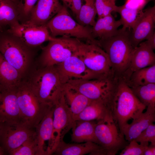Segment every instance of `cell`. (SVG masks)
I'll use <instances>...</instances> for the list:
<instances>
[{"instance_id": "obj_1", "label": "cell", "mask_w": 155, "mask_h": 155, "mask_svg": "<svg viewBox=\"0 0 155 155\" xmlns=\"http://www.w3.org/2000/svg\"><path fill=\"white\" fill-rule=\"evenodd\" d=\"M25 80L41 103L54 106L63 94L61 83L55 66L37 68L35 66Z\"/></svg>"}, {"instance_id": "obj_2", "label": "cell", "mask_w": 155, "mask_h": 155, "mask_svg": "<svg viewBox=\"0 0 155 155\" xmlns=\"http://www.w3.org/2000/svg\"><path fill=\"white\" fill-rule=\"evenodd\" d=\"M35 49L7 30L0 33V52L19 72L23 80L34 66Z\"/></svg>"}, {"instance_id": "obj_3", "label": "cell", "mask_w": 155, "mask_h": 155, "mask_svg": "<svg viewBox=\"0 0 155 155\" xmlns=\"http://www.w3.org/2000/svg\"><path fill=\"white\" fill-rule=\"evenodd\" d=\"M110 107L112 115L121 133L123 128L128 123V121L138 117L146 107L121 78H119Z\"/></svg>"}, {"instance_id": "obj_4", "label": "cell", "mask_w": 155, "mask_h": 155, "mask_svg": "<svg viewBox=\"0 0 155 155\" xmlns=\"http://www.w3.org/2000/svg\"><path fill=\"white\" fill-rule=\"evenodd\" d=\"M129 30L119 29L111 37L97 40L98 45L107 54L115 75L121 78L128 69L134 48L129 38Z\"/></svg>"}, {"instance_id": "obj_5", "label": "cell", "mask_w": 155, "mask_h": 155, "mask_svg": "<svg viewBox=\"0 0 155 155\" xmlns=\"http://www.w3.org/2000/svg\"><path fill=\"white\" fill-rule=\"evenodd\" d=\"M16 94L22 123L36 129L53 106L41 102L25 80L17 89Z\"/></svg>"}, {"instance_id": "obj_6", "label": "cell", "mask_w": 155, "mask_h": 155, "mask_svg": "<svg viewBox=\"0 0 155 155\" xmlns=\"http://www.w3.org/2000/svg\"><path fill=\"white\" fill-rule=\"evenodd\" d=\"M51 35L75 38L97 44L92 35L91 26H85L76 22L67 9L63 5L60 11L46 24Z\"/></svg>"}, {"instance_id": "obj_7", "label": "cell", "mask_w": 155, "mask_h": 155, "mask_svg": "<svg viewBox=\"0 0 155 155\" xmlns=\"http://www.w3.org/2000/svg\"><path fill=\"white\" fill-rule=\"evenodd\" d=\"M118 79L112 75L92 79L72 80L63 85L76 90L91 100H101L110 105Z\"/></svg>"}, {"instance_id": "obj_8", "label": "cell", "mask_w": 155, "mask_h": 155, "mask_svg": "<svg viewBox=\"0 0 155 155\" xmlns=\"http://www.w3.org/2000/svg\"><path fill=\"white\" fill-rule=\"evenodd\" d=\"M81 41L75 38L61 36L49 41L46 46L42 48L41 53L35 61V67L55 66L62 63L76 53Z\"/></svg>"}, {"instance_id": "obj_9", "label": "cell", "mask_w": 155, "mask_h": 155, "mask_svg": "<svg viewBox=\"0 0 155 155\" xmlns=\"http://www.w3.org/2000/svg\"><path fill=\"white\" fill-rule=\"evenodd\" d=\"M95 133L103 155H115L127 145L111 111L104 119L96 123Z\"/></svg>"}, {"instance_id": "obj_10", "label": "cell", "mask_w": 155, "mask_h": 155, "mask_svg": "<svg viewBox=\"0 0 155 155\" xmlns=\"http://www.w3.org/2000/svg\"><path fill=\"white\" fill-rule=\"evenodd\" d=\"M77 53L87 68L100 77L115 75L107 54L98 45L81 41Z\"/></svg>"}, {"instance_id": "obj_11", "label": "cell", "mask_w": 155, "mask_h": 155, "mask_svg": "<svg viewBox=\"0 0 155 155\" xmlns=\"http://www.w3.org/2000/svg\"><path fill=\"white\" fill-rule=\"evenodd\" d=\"M75 121L66 102L64 94L54 106L53 129L49 155L53 153L65 134L74 126Z\"/></svg>"}, {"instance_id": "obj_12", "label": "cell", "mask_w": 155, "mask_h": 155, "mask_svg": "<svg viewBox=\"0 0 155 155\" xmlns=\"http://www.w3.org/2000/svg\"><path fill=\"white\" fill-rule=\"evenodd\" d=\"M7 31L20 39L28 46L36 48L43 42L55 40L45 25L36 26L27 22H18Z\"/></svg>"}, {"instance_id": "obj_13", "label": "cell", "mask_w": 155, "mask_h": 155, "mask_svg": "<svg viewBox=\"0 0 155 155\" xmlns=\"http://www.w3.org/2000/svg\"><path fill=\"white\" fill-rule=\"evenodd\" d=\"M55 66L63 85L72 80L101 78L87 68L77 52L62 63Z\"/></svg>"}, {"instance_id": "obj_14", "label": "cell", "mask_w": 155, "mask_h": 155, "mask_svg": "<svg viewBox=\"0 0 155 155\" xmlns=\"http://www.w3.org/2000/svg\"><path fill=\"white\" fill-rule=\"evenodd\" d=\"M36 129L23 124H5L3 129L0 146L8 154L20 146L35 133Z\"/></svg>"}, {"instance_id": "obj_15", "label": "cell", "mask_w": 155, "mask_h": 155, "mask_svg": "<svg viewBox=\"0 0 155 155\" xmlns=\"http://www.w3.org/2000/svg\"><path fill=\"white\" fill-rule=\"evenodd\" d=\"M155 6L142 11L131 30H129L130 41L134 48L142 41L147 40L155 32Z\"/></svg>"}, {"instance_id": "obj_16", "label": "cell", "mask_w": 155, "mask_h": 155, "mask_svg": "<svg viewBox=\"0 0 155 155\" xmlns=\"http://www.w3.org/2000/svg\"><path fill=\"white\" fill-rule=\"evenodd\" d=\"M146 41L141 42L133 51L129 66L121 78L126 82L137 70L155 65V54Z\"/></svg>"}, {"instance_id": "obj_17", "label": "cell", "mask_w": 155, "mask_h": 155, "mask_svg": "<svg viewBox=\"0 0 155 155\" xmlns=\"http://www.w3.org/2000/svg\"><path fill=\"white\" fill-rule=\"evenodd\" d=\"M16 90L1 92L0 122L5 124H23L17 100Z\"/></svg>"}, {"instance_id": "obj_18", "label": "cell", "mask_w": 155, "mask_h": 155, "mask_svg": "<svg viewBox=\"0 0 155 155\" xmlns=\"http://www.w3.org/2000/svg\"><path fill=\"white\" fill-rule=\"evenodd\" d=\"M63 6L59 0H38L26 22L36 26L45 25L60 11Z\"/></svg>"}, {"instance_id": "obj_19", "label": "cell", "mask_w": 155, "mask_h": 155, "mask_svg": "<svg viewBox=\"0 0 155 155\" xmlns=\"http://www.w3.org/2000/svg\"><path fill=\"white\" fill-rule=\"evenodd\" d=\"M54 106L50 108L36 128V155H49L53 129Z\"/></svg>"}, {"instance_id": "obj_20", "label": "cell", "mask_w": 155, "mask_h": 155, "mask_svg": "<svg viewBox=\"0 0 155 155\" xmlns=\"http://www.w3.org/2000/svg\"><path fill=\"white\" fill-rule=\"evenodd\" d=\"M155 121V107L148 106L146 111L123 127L122 133L126 141L135 139L150 125Z\"/></svg>"}, {"instance_id": "obj_21", "label": "cell", "mask_w": 155, "mask_h": 155, "mask_svg": "<svg viewBox=\"0 0 155 155\" xmlns=\"http://www.w3.org/2000/svg\"><path fill=\"white\" fill-rule=\"evenodd\" d=\"M23 79L19 72L8 63L0 52V91L16 90Z\"/></svg>"}, {"instance_id": "obj_22", "label": "cell", "mask_w": 155, "mask_h": 155, "mask_svg": "<svg viewBox=\"0 0 155 155\" xmlns=\"http://www.w3.org/2000/svg\"><path fill=\"white\" fill-rule=\"evenodd\" d=\"M101 148L98 144L88 142L83 143H66L63 140L59 143L53 154L57 155H99Z\"/></svg>"}, {"instance_id": "obj_23", "label": "cell", "mask_w": 155, "mask_h": 155, "mask_svg": "<svg viewBox=\"0 0 155 155\" xmlns=\"http://www.w3.org/2000/svg\"><path fill=\"white\" fill-rule=\"evenodd\" d=\"M121 25L119 20H116L110 14L98 19L91 27L92 34L96 40H102L113 36L118 32Z\"/></svg>"}, {"instance_id": "obj_24", "label": "cell", "mask_w": 155, "mask_h": 155, "mask_svg": "<svg viewBox=\"0 0 155 155\" xmlns=\"http://www.w3.org/2000/svg\"><path fill=\"white\" fill-rule=\"evenodd\" d=\"M111 111L109 104L101 100H92L75 118V121H98L104 119Z\"/></svg>"}, {"instance_id": "obj_25", "label": "cell", "mask_w": 155, "mask_h": 155, "mask_svg": "<svg viewBox=\"0 0 155 155\" xmlns=\"http://www.w3.org/2000/svg\"><path fill=\"white\" fill-rule=\"evenodd\" d=\"M96 123L92 121H76L72 129L71 141L75 143L91 142L97 144L95 133Z\"/></svg>"}, {"instance_id": "obj_26", "label": "cell", "mask_w": 155, "mask_h": 155, "mask_svg": "<svg viewBox=\"0 0 155 155\" xmlns=\"http://www.w3.org/2000/svg\"><path fill=\"white\" fill-rule=\"evenodd\" d=\"M63 92L71 113L75 121V118L92 100L76 90L64 85Z\"/></svg>"}, {"instance_id": "obj_27", "label": "cell", "mask_w": 155, "mask_h": 155, "mask_svg": "<svg viewBox=\"0 0 155 155\" xmlns=\"http://www.w3.org/2000/svg\"><path fill=\"white\" fill-rule=\"evenodd\" d=\"M19 21L17 4L10 0H0V27H9Z\"/></svg>"}, {"instance_id": "obj_28", "label": "cell", "mask_w": 155, "mask_h": 155, "mask_svg": "<svg viewBox=\"0 0 155 155\" xmlns=\"http://www.w3.org/2000/svg\"><path fill=\"white\" fill-rule=\"evenodd\" d=\"M126 82L131 88L155 84V65L134 71Z\"/></svg>"}, {"instance_id": "obj_29", "label": "cell", "mask_w": 155, "mask_h": 155, "mask_svg": "<svg viewBox=\"0 0 155 155\" xmlns=\"http://www.w3.org/2000/svg\"><path fill=\"white\" fill-rule=\"evenodd\" d=\"M82 3L79 14L76 18L77 22L85 26L92 27L96 21L97 12L95 0H82Z\"/></svg>"}, {"instance_id": "obj_30", "label": "cell", "mask_w": 155, "mask_h": 155, "mask_svg": "<svg viewBox=\"0 0 155 155\" xmlns=\"http://www.w3.org/2000/svg\"><path fill=\"white\" fill-rule=\"evenodd\" d=\"M131 88L140 101L146 107H155V84L140 86Z\"/></svg>"}, {"instance_id": "obj_31", "label": "cell", "mask_w": 155, "mask_h": 155, "mask_svg": "<svg viewBox=\"0 0 155 155\" xmlns=\"http://www.w3.org/2000/svg\"><path fill=\"white\" fill-rule=\"evenodd\" d=\"M115 11L120 15L121 19L119 20L123 25L122 28L130 29L142 11L127 7L123 5L121 6H117Z\"/></svg>"}, {"instance_id": "obj_32", "label": "cell", "mask_w": 155, "mask_h": 155, "mask_svg": "<svg viewBox=\"0 0 155 155\" xmlns=\"http://www.w3.org/2000/svg\"><path fill=\"white\" fill-rule=\"evenodd\" d=\"M37 142L34 135L18 148L12 151L10 155H36Z\"/></svg>"}, {"instance_id": "obj_33", "label": "cell", "mask_w": 155, "mask_h": 155, "mask_svg": "<svg viewBox=\"0 0 155 155\" xmlns=\"http://www.w3.org/2000/svg\"><path fill=\"white\" fill-rule=\"evenodd\" d=\"M38 0H19L17 4L21 23L28 20L31 12Z\"/></svg>"}, {"instance_id": "obj_34", "label": "cell", "mask_w": 155, "mask_h": 155, "mask_svg": "<svg viewBox=\"0 0 155 155\" xmlns=\"http://www.w3.org/2000/svg\"><path fill=\"white\" fill-rule=\"evenodd\" d=\"M138 142L144 145H149V142L155 145V125H150L135 139Z\"/></svg>"}, {"instance_id": "obj_35", "label": "cell", "mask_w": 155, "mask_h": 155, "mask_svg": "<svg viewBox=\"0 0 155 155\" xmlns=\"http://www.w3.org/2000/svg\"><path fill=\"white\" fill-rule=\"evenodd\" d=\"M129 143L122 149L120 155H143L144 150L148 146L139 144L135 140Z\"/></svg>"}, {"instance_id": "obj_36", "label": "cell", "mask_w": 155, "mask_h": 155, "mask_svg": "<svg viewBox=\"0 0 155 155\" xmlns=\"http://www.w3.org/2000/svg\"><path fill=\"white\" fill-rule=\"evenodd\" d=\"M63 5L69 9L76 18L78 16L82 3V0H61Z\"/></svg>"}, {"instance_id": "obj_37", "label": "cell", "mask_w": 155, "mask_h": 155, "mask_svg": "<svg viewBox=\"0 0 155 155\" xmlns=\"http://www.w3.org/2000/svg\"><path fill=\"white\" fill-rule=\"evenodd\" d=\"M150 0H127L124 4L127 7L142 10Z\"/></svg>"}, {"instance_id": "obj_38", "label": "cell", "mask_w": 155, "mask_h": 155, "mask_svg": "<svg viewBox=\"0 0 155 155\" xmlns=\"http://www.w3.org/2000/svg\"><path fill=\"white\" fill-rule=\"evenodd\" d=\"M107 0H95V6L98 18L103 17L104 8Z\"/></svg>"}, {"instance_id": "obj_39", "label": "cell", "mask_w": 155, "mask_h": 155, "mask_svg": "<svg viewBox=\"0 0 155 155\" xmlns=\"http://www.w3.org/2000/svg\"><path fill=\"white\" fill-rule=\"evenodd\" d=\"M155 145L151 144L148 145L144 150L143 155H155Z\"/></svg>"}, {"instance_id": "obj_40", "label": "cell", "mask_w": 155, "mask_h": 155, "mask_svg": "<svg viewBox=\"0 0 155 155\" xmlns=\"http://www.w3.org/2000/svg\"><path fill=\"white\" fill-rule=\"evenodd\" d=\"M147 43L153 49H155V32L146 41Z\"/></svg>"}, {"instance_id": "obj_41", "label": "cell", "mask_w": 155, "mask_h": 155, "mask_svg": "<svg viewBox=\"0 0 155 155\" xmlns=\"http://www.w3.org/2000/svg\"><path fill=\"white\" fill-rule=\"evenodd\" d=\"M6 124L0 122V141L1 136L4 127Z\"/></svg>"}, {"instance_id": "obj_42", "label": "cell", "mask_w": 155, "mask_h": 155, "mask_svg": "<svg viewBox=\"0 0 155 155\" xmlns=\"http://www.w3.org/2000/svg\"><path fill=\"white\" fill-rule=\"evenodd\" d=\"M4 153L5 152L3 150L0 146V155H3Z\"/></svg>"}, {"instance_id": "obj_43", "label": "cell", "mask_w": 155, "mask_h": 155, "mask_svg": "<svg viewBox=\"0 0 155 155\" xmlns=\"http://www.w3.org/2000/svg\"><path fill=\"white\" fill-rule=\"evenodd\" d=\"M16 3V4H17L18 3L19 1V0H10Z\"/></svg>"}, {"instance_id": "obj_44", "label": "cell", "mask_w": 155, "mask_h": 155, "mask_svg": "<svg viewBox=\"0 0 155 155\" xmlns=\"http://www.w3.org/2000/svg\"><path fill=\"white\" fill-rule=\"evenodd\" d=\"M3 31V29L0 27V33Z\"/></svg>"}, {"instance_id": "obj_45", "label": "cell", "mask_w": 155, "mask_h": 155, "mask_svg": "<svg viewBox=\"0 0 155 155\" xmlns=\"http://www.w3.org/2000/svg\"><path fill=\"white\" fill-rule=\"evenodd\" d=\"M1 94V92L0 91V96Z\"/></svg>"}]
</instances>
